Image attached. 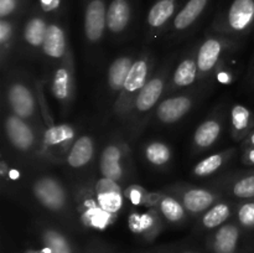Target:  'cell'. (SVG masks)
<instances>
[{
  "label": "cell",
  "mask_w": 254,
  "mask_h": 253,
  "mask_svg": "<svg viewBox=\"0 0 254 253\" xmlns=\"http://www.w3.org/2000/svg\"><path fill=\"white\" fill-rule=\"evenodd\" d=\"M253 26L254 0H231L212 21V31L228 37L245 36Z\"/></svg>",
  "instance_id": "cell-1"
},
{
  "label": "cell",
  "mask_w": 254,
  "mask_h": 253,
  "mask_svg": "<svg viewBox=\"0 0 254 253\" xmlns=\"http://www.w3.org/2000/svg\"><path fill=\"white\" fill-rule=\"evenodd\" d=\"M151 68H153V57L149 52H145L134 60L126 83L114 102V114L118 118H129L136 97L151 77Z\"/></svg>",
  "instance_id": "cell-2"
},
{
  "label": "cell",
  "mask_w": 254,
  "mask_h": 253,
  "mask_svg": "<svg viewBox=\"0 0 254 253\" xmlns=\"http://www.w3.org/2000/svg\"><path fill=\"white\" fill-rule=\"evenodd\" d=\"M206 250L208 253H254V242L236 221H228L208 236Z\"/></svg>",
  "instance_id": "cell-3"
},
{
  "label": "cell",
  "mask_w": 254,
  "mask_h": 253,
  "mask_svg": "<svg viewBox=\"0 0 254 253\" xmlns=\"http://www.w3.org/2000/svg\"><path fill=\"white\" fill-rule=\"evenodd\" d=\"M169 72H170V63L164 64L159 71H156L149 78V81L146 82V84L136 97L130 116H129V119L135 123L136 128L141 126V118L148 116V113H150L154 108L158 107L159 101H160L164 89L166 87Z\"/></svg>",
  "instance_id": "cell-4"
},
{
  "label": "cell",
  "mask_w": 254,
  "mask_h": 253,
  "mask_svg": "<svg viewBox=\"0 0 254 253\" xmlns=\"http://www.w3.org/2000/svg\"><path fill=\"white\" fill-rule=\"evenodd\" d=\"M32 193L37 202L50 212L61 213L68 206V196L61 181L50 175L37 178L32 184Z\"/></svg>",
  "instance_id": "cell-5"
},
{
  "label": "cell",
  "mask_w": 254,
  "mask_h": 253,
  "mask_svg": "<svg viewBox=\"0 0 254 253\" xmlns=\"http://www.w3.org/2000/svg\"><path fill=\"white\" fill-rule=\"evenodd\" d=\"M232 40L225 35H208L196 52L198 73L200 76H207L215 71L220 63L223 54L228 47H231Z\"/></svg>",
  "instance_id": "cell-6"
},
{
  "label": "cell",
  "mask_w": 254,
  "mask_h": 253,
  "mask_svg": "<svg viewBox=\"0 0 254 253\" xmlns=\"http://www.w3.org/2000/svg\"><path fill=\"white\" fill-rule=\"evenodd\" d=\"M51 92L64 106H69L74 96V63L72 51L64 57L54 71L51 78Z\"/></svg>",
  "instance_id": "cell-7"
},
{
  "label": "cell",
  "mask_w": 254,
  "mask_h": 253,
  "mask_svg": "<svg viewBox=\"0 0 254 253\" xmlns=\"http://www.w3.org/2000/svg\"><path fill=\"white\" fill-rule=\"evenodd\" d=\"M107 0H84L83 31L91 44L101 41L107 30Z\"/></svg>",
  "instance_id": "cell-8"
},
{
  "label": "cell",
  "mask_w": 254,
  "mask_h": 253,
  "mask_svg": "<svg viewBox=\"0 0 254 253\" xmlns=\"http://www.w3.org/2000/svg\"><path fill=\"white\" fill-rule=\"evenodd\" d=\"M6 99L11 113L15 116L25 121L35 116V109H36L35 96L24 82H11L6 88Z\"/></svg>",
  "instance_id": "cell-9"
},
{
  "label": "cell",
  "mask_w": 254,
  "mask_h": 253,
  "mask_svg": "<svg viewBox=\"0 0 254 253\" xmlns=\"http://www.w3.org/2000/svg\"><path fill=\"white\" fill-rule=\"evenodd\" d=\"M4 128L7 140L16 150L26 153L34 148L36 135L34 129L26 123L25 119L12 113L7 114L5 118Z\"/></svg>",
  "instance_id": "cell-10"
},
{
  "label": "cell",
  "mask_w": 254,
  "mask_h": 253,
  "mask_svg": "<svg viewBox=\"0 0 254 253\" xmlns=\"http://www.w3.org/2000/svg\"><path fill=\"white\" fill-rule=\"evenodd\" d=\"M181 0H156L146 14L145 25L149 35H158L173 22L180 9Z\"/></svg>",
  "instance_id": "cell-11"
},
{
  "label": "cell",
  "mask_w": 254,
  "mask_h": 253,
  "mask_svg": "<svg viewBox=\"0 0 254 253\" xmlns=\"http://www.w3.org/2000/svg\"><path fill=\"white\" fill-rule=\"evenodd\" d=\"M193 106L192 97L179 94L161 101L155 108V118L163 124H174L184 118Z\"/></svg>",
  "instance_id": "cell-12"
},
{
  "label": "cell",
  "mask_w": 254,
  "mask_h": 253,
  "mask_svg": "<svg viewBox=\"0 0 254 253\" xmlns=\"http://www.w3.org/2000/svg\"><path fill=\"white\" fill-rule=\"evenodd\" d=\"M217 192L202 188H185L180 192L179 200L191 215H201L220 201Z\"/></svg>",
  "instance_id": "cell-13"
},
{
  "label": "cell",
  "mask_w": 254,
  "mask_h": 253,
  "mask_svg": "<svg viewBox=\"0 0 254 253\" xmlns=\"http://www.w3.org/2000/svg\"><path fill=\"white\" fill-rule=\"evenodd\" d=\"M133 0H109L107 9V30L112 35H122L133 20Z\"/></svg>",
  "instance_id": "cell-14"
},
{
  "label": "cell",
  "mask_w": 254,
  "mask_h": 253,
  "mask_svg": "<svg viewBox=\"0 0 254 253\" xmlns=\"http://www.w3.org/2000/svg\"><path fill=\"white\" fill-rule=\"evenodd\" d=\"M74 129L69 124L51 123L44 133L45 150L51 156L52 153H68L74 143Z\"/></svg>",
  "instance_id": "cell-15"
},
{
  "label": "cell",
  "mask_w": 254,
  "mask_h": 253,
  "mask_svg": "<svg viewBox=\"0 0 254 253\" xmlns=\"http://www.w3.org/2000/svg\"><path fill=\"white\" fill-rule=\"evenodd\" d=\"M41 50L47 59L56 61H62L69 54L66 31L59 21L49 22Z\"/></svg>",
  "instance_id": "cell-16"
},
{
  "label": "cell",
  "mask_w": 254,
  "mask_h": 253,
  "mask_svg": "<svg viewBox=\"0 0 254 253\" xmlns=\"http://www.w3.org/2000/svg\"><path fill=\"white\" fill-rule=\"evenodd\" d=\"M37 235L46 253H79L71 238L55 226L40 225Z\"/></svg>",
  "instance_id": "cell-17"
},
{
  "label": "cell",
  "mask_w": 254,
  "mask_h": 253,
  "mask_svg": "<svg viewBox=\"0 0 254 253\" xmlns=\"http://www.w3.org/2000/svg\"><path fill=\"white\" fill-rule=\"evenodd\" d=\"M212 0H188L171 22L174 32L189 31L208 9Z\"/></svg>",
  "instance_id": "cell-18"
},
{
  "label": "cell",
  "mask_w": 254,
  "mask_h": 253,
  "mask_svg": "<svg viewBox=\"0 0 254 253\" xmlns=\"http://www.w3.org/2000/svg\"><path fill=\"white\" fill-rule=\"evenodd\" d=\"M46 16L40 9L35 10L29 17L22 29V40L30 50H41L49 26Z\"/></svg>",
  "instance_id": "cell-19"
},
{
  "label": "cell",
  "mask_w": 254,
  "mask_h": 253,
  "mask_svg": "<svg viewBox=\"0 0 254 253\" xmlns=\"http://www.w3.org/2000/svg\"><path fill=\"white\" fill-rule=\"evenodd\" d=\"M97 200L104 211L109 215L117 212L122 205L121 186L117 181L101 178L96 185Z\"/></svg>",
  "instance_id": "cell-20"
},
{
  "label": "cell",
  "mask_w": 254,
  "mask_h": 253,
  "mask_svg": "<svg viewBox=\"0 0 254 253\" xmlns=\"http://www.w3.org/2000/svg\"><path fill=\"white\" fill-rule=\"evenodd\" d=\"M222 118L211 117L203 121L193 133V145L197 150H206L212 148L213 144L220 139L222 131Z\"/></svg>",
  "instance_id": "cell-21"
},
{
  "label": "cell",
  "mask_w": 254,
  "mask_h": 253,
  "mask_svg": "<svg viewBox=\"0 0 254 253\" xmlns=\"http://www.w3.org/2000/svg\"><path fill=\"white\" fill-rule=\"evenodd\" d=\"M94 155V141L91 135H82L74 140L66 155V163L72 169H81L89 164Z\"/></svg>",
  "instance_id": "cell-22"
},
{
  "label": "cell",
  "mask_w": 254,
  "mask_h": 253,
  "mask_svg": "<svg viewBox=\"0 0 254 253\" xmlns=\"http://www.w3.org/2000/svg\"><path fill=\"white\" fill-rule=\"evenodd\" d=\"M133 62L134 57L131 55H123V56L117 57L112 62L108 72H107V84H108L109 91L119 94L126 83L129 71L133 66Z\"/></svg>",
  "instance_id": "cell-23"
},
{
  "label": "cell",
  "mask_w": 254,
  "mask_h": 253,
  "mask_svg": "<svg viewBox=\"0 0 254 253\" xmlns=\"http://www.w3.org/2000/svg\"><path fill=\"white\" fill-rule=\"evenodd\" d=\"M231 126L235 140H245L254 129V114L243 104H235L231 109Z\"/></svg>",
  "instance_id": "cell-24"
},
{
  "label": "cell",
  "mask_w": 254,
  "mask_h": 253,
  "mask_svg": "<svg viewBox=\"0 0 254 253\" xmlns=\"http://www.w3.org/2000/svg\"><path fill=\"white\" fill-rule=\"evenodd\" d=\"M232 205L227 201H218L212 207L202 213L200 218V227L203 231H215L228 222L232 216Z\"/></svg>",
  "instance_id": "cell-25"
},
{
  "label": "cell",
  "mask_w": 254,
  "mask_h": 253,
  "mask_svg": "<svg viewBox=\"0 0 254 253\" xmlns=\"http://www.w3.org/2000/svg\"><path fill=\"white\" fill-rule=\"evenodd\" d=\"M198 76H200V73H198L196 57H193L192 55H189L179 62L175 71H174L173 81H171L173 89L192 86Z\"/></svg>",
  "instance_id": "cell-26"
},
{
  "label": "cell",
  "mask_w": 254,
  "mask_h": 253,
  "mask_svg": "<svg viewBox=\"0 0 254 253\" xmlns=\"http://www.w3.org/2000/svg\"><path fill=\"white\" fill-rule=\"evenodd\" d=\"M131 230L139 233L146 241H153L161 231V222L155 211H149L143 215H133L129 222Z\"/></svg>",
  "instance_id": "cell-27"
},
{
  "label": "cell",
  "mask_w": 254,
  "mask_h": 253,
  "mask_svg": "<svg viewBox=\"0 0 254 253\" xmlns=\"http://www.w3.org/2000/svg\"><path fill=\"white\" fill-rule=\"evenodd\" d=\"M158 210L165 218L166 222L173 225H180L186 220V208L179 198L171 195H160L158 198Z\"/></svg>",
  "instance_id": "cell-28"
},
{
  "label": "cell",
  "mask_w": 254,
  "mask_h": 253,
  "mask_svg": "<svg viewBox=\"0 0 254 253\" xmlns=\"http://www.w3.org/2000/svg\"><path fill=\"white\" fill-rule=\"evenodd\" d=\"M235 151L236 149H228V150L208 155L207 158L202 159L193 166V175L196 178H207V176L213 175L235 155Z\"/></svg>",
  "instance_id": "cell-29"
},
{
  "label": "cell",
  "mask_w": 254,
  "mask_h": 253,
  "mask_svg": "<svg viewBox=\"0 0 254 253\" xmlns=\"http://www.w3.org/2000/svg\"><path fill=\"white\" fill-rule=\"evenodd\" d=\"M144 155H145L146 160L154 166H164L169 164L171 160V148L168 144L163 143V141H150L144 148Z\"/></svg>",
  "instance_id": "cell-30"
},
{
  "label": "cell",
  "mask_w": 254,
  "mask_h": 253,
  "mask_svg": "<svg viewBox=\"0 0 254 253\" xmlns=\"http://www.w3.org/2000/svg\"><path fill=\"white\" fill-rule=\"evenodd\" d=\"M230 193L238 200H252L254 198V171L245 174L233 180L230 185Z\"/></svg>",
  "instance_id": "cell-31"
},
{
  "label": "cell",
  "mask_w": 254,
  "mask_h": 253,
  "mask_svg": "<svg viewBox=\"0 0 254 253\" xmlns=\"http://www.w3.org/2000/svg\"><path fill=\"white\" fill-rule=\"evenodd\" d=\"M236 222L246 233L254 232V198L245 200L235 210Z\"/></svg>",
  "instance_id": "cell-32"
},
{
  "label": "cell",
  "mask_w": 254,
  "mask_h": 253,
  "mask_svg": "<svg viewBox=\"0 0 254 253\" xmlns=\"http://www.w3.org/2000/svg\"><path fill=\"white\" fill-rule=\"evenodd\" d=\"M16 24L12 19H0V49H1V61L5 62L7 52L11 49L12 41L15 37Z\"/></svg>",
  "instance_id": "cell-33"
},
{
  "label": "cell",
  "mask_w": 254,
  "mask_h": 253,
  "mask_svg": "<svg viewBox=\"0 0 254 253\" xmlns=\"http://www.w3.org/2000/svg\"><path fill=\"white\" fill-rule=\"evenodd\" d=\"M127 145L121 141H113L104 146L99 163H123L127 155Z\"/></svg>",
  "instance_id": "cell-34"
},
{
  "label": "cell",
  "mask_w": 254,
  "mask_h": 253,
  "mask_svg": "<svg viewBox=\"0 0 254 253\" xmlns=\"http://www.w3.org/2000/svg\"><path fill=\"white\" fill-rule=\"evenodd\" d=\"M99 171L102 178L119 183L124 178L123 163H99Z\"/></svg>",
  "instance_id": "cell-35"
},
{
  "label": "cell",
  "mask_w": 254,
  "mask_h": 253,
  "mask_svg": "<svg viewBox=\"0 0 254 253\" xmlns=\"http://www.w3.org/2000/svg\"><path fill=\"white\" fill-rule=\"evenodd\" d=\"M27 0H0V19H11L19 14Z\"/></svg>",
  "instance_id": "cell-36"
},
{
  "label": "cell",
  "mask_w": 254,
  "mask_h": 253,
  "mask_svg": "<svg viewBox=\"0 0 254 253\" xmlns=\"http://www.w3.org/2000/svg\"><path fill=\"white\" fill-rule=\"evenodd\" d=\"M128 197L134 205H141V203H149L150 205V196L145 191L138 186H133L128 190Z\"/></svg>",
  "instance_id": "cell-37"
},
{
  "label": "cell",
  "mask_w": 254,
  "mask_h": 253,
  "mask_svg": "<svg viewBox=\"0 0 254 253\" xmlns=\"http://www.w3.org/2000/svg\"><path fill=\"white\" fill-rule=\"evenodd\" d=\"M37 2H39V9L44 14L59 12L62 5V0H37Z\"/></svg>",
  "instance_id": "cell-38"
},
{
  "label": "cell",
  "mask_w": 254,
  "mask_h": 253,
  "mask_svg": "<svg viewBox=\"0 0 254 253\" xmlns=\"http://www.w3.org/2000/svg\"><path fill=\"white\" fill-rule=\"evenodd\" d=\"M148 253H200L189 248L179 247V246H163V247L154 248L151 251H146Z\"/></svg>",
  "instance_id": "cell-39"
},
{
  "label": "cell",
  "mask_w": 254,
  "mask_h": 253,
  "mask_svg": "<svg viewBox=\"0 0 254 253\" xmlns=\"http://www.w3.org/2000/svg\"><path fill=\"white\" fill-rule=\"evenodd\" d=\"M83 253H112L111 251L107 247H104L101 243H91V245L87 246L86 250L83 251Z\"/></svg>",
  "instance_id": "cell-40"
},
{
  "label": "cell",
  "mask_w": 254,
  "mask_h": 253,
  "mask_svg": "<svg viewBox=\"0 0 254 253\" xmlns=\"http://www.w3.org/2000/svg\"><path fill=\"white\" fill-rule=\"evenodd\" d=\"M242 161L248 166H254V148H245Z\"/></svg>",
  "instance_id": "cell-41"
},
{
  "label": "cell",
  "mask_w": 254,
  "mask_h": 253,
  "mask_svg": "<svg viewBox=\"0 0 254 253\" xmlns=\"http://www.w3.org/2000/svg\"><path fill=\"white\" fill-rule=\"evenodd\" d=\"M243 146H245V148H254V129L248 134L247 138L245 139Z\"/></svg>",
  "instance_id": "cell-42"
},
{
  "label": "cell",
  "mask_w": 254,
  "mask_h": 253,
  "mask_svg": "<svg viewBox=\"0 0 254 253\" xmlns=\"http://www.w3.org/2000/svg\"><path fill=\"white\" fill-rule=\"evenodd\" d=\"M143 253H148V252H143Z\"/></svg>",
  "instance_id": "cell-43"
}]
</instances>
